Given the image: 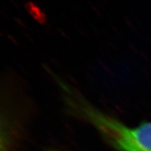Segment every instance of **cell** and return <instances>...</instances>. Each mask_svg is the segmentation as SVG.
<instances>
[{"instance_id": "1", "label": "cell", "mask_w": 151, "mask_h": 151, "mask_svg": "<svg viewBox=\"0 0 151 151\" xmlns=\"http://www.w3.org/2000/svg\"><path fill=\"white\" fill-rule=\"evenodd\" d=\"M84 116L120 151H151V122L132 127L86 104H78Z\"/></svg>"}]
</instances>
